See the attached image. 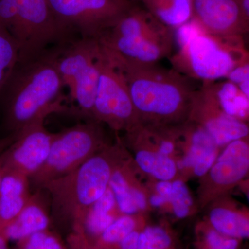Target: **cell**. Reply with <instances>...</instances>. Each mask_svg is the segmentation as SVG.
<instances>
[{
    "mask_svg": "<svg viewBox=\"0 0 249 249\" xmlns=\"http://www.w3.org/2000/svg\"><path fill=\"white\" fill-rule=\"evenodd\" d=\"M172 186L173 189L169 202L172 204L175 215L179 219H183L189 215L193 205L191 193L182 180H175L172 182Z\"/></svg>",
    "mask_w": 249,
    "mask_h": 249,
    "instance_id": "484cf974",
    "label": "cell"
},
{
    "mask_svg": "<svg viewBox=\"0 0 249 249\" xmlns=\"http://www.w3.org/2000/svg\"><path fill=\"white\" fill-rule=\"evenodd\" d=\"M14 249H67L60 237L49 229L16 242Z\"/></svg>",
    "mask_w": 249,
    "mask_h": 249,
    "instance_id": "d4e9b609",
    "label": "cell"
},
{
    "mask_svg": "<svg viewBox=\"0 0 249 249\" xmlns=\"http://www.w3.org/2000/svg\"><path fill=\"white\" fill-rule=\"evenodd\" d=\"M219 107L227 115L247 122L249 115V98L229 80L209 83Z\"/></svg>",
    "mask_w": 249,
    "mask_h": 249,
    "instance_id": "ffe728a7",
    "label": "cell"
},
{
    "mask_svg": "<svg viewBox=\"0 0 249 249\" xmlns=\"http://www.w3.org/2000/svg\"><path fill=\"white\" fill-rule=\"evenodd\" d=\"M4 172L5 166L4 160H3L1 154H0V187H1V181H2L3 175H4Z\"/></svg>",
    "mask_w": 249,
    "mask_h": 249,
    "instance_id": "f35d334b",
    "label": "cell"
},
{
    "mask_svg": "<svg viewBox=\"0 0 249 249\" xmlns=\"http://www.w3.org/2000/svg\"><path fill=\"white\" fill-rule=\"evenodd\" d=\"M142 232L155 249H173V240L163 228L148 226Z\"/></svg>",
    "mask_w": 249,
    "mask_h": 249,
    "instance_id": "f1b7e54d",
    "label": "cell"
},
{
    "mask_svg": "<svg viewBox=\"0 0 249 249\" xmlns=\"http://www.w3.org/2000/svg\"><path fill=\"white\" fill-rule=\"evenodd\" d=\"M242 14L249 19V0H235Z\"/></svg>",
    "mask_w": 249,
    "mask_h": 249,
    "instance_id": "8d00e7d4",
    "label": "cell"
},
{
    "mask_svg": "<svg viewBox=\"0 0 249 249\" xmlns=\"http://www.w3.org/2000/svg\"><path fill=\"white\" fill-rule=\"evenodd\" d=\"M108 53L136 64H157L169 57L175 38L172 29L148 11L133 8L98 39Z\"/></svg>",
    "mask_w": 249,
    "mask_h": 249,
    "instance_id": "5b68a950",
    "label": "cell"
},
{
    "mask_svg": "<svg viewBox=\"0 0 249 249\" xmlns=\"http://www.w3.org/2000/svg\"><path fill=\"white\" fill-rule=\"evenodd\" d=\"M156 191L160 196L164 197L168 202H169L170 196L172 194V186L171 181H159L156 184Z\"/></svg>",
    "mask_w": 249,
    "mask_h": 249,
    "instance_id": "d6a6232c",
    "label": "cell"
},
{
    "mask_svg": "<svg viewBox=\"0 0 249 249\" xmlns=\"http://www.w3.org/2000/svg\"><path fill=\"white\" fill-rule=\"evenodd\" d=\"M249 98V61L244 62L235 67L226 77Z\"/></svg>",
    "mask_w": 249,
    "mask_h": 249,
    "instance_id": "f546056e",
    "label": "cell"
},
{
    "mask_svg": "<svg viewBox=\"0 0 249 249\" xmlns=\"http://www.w3.org/2000/svg\"><path fill=\"white\" fill-rule=\"evenodd\" d=\"M249 169L248 137L237 139L224 146L215 161L204 177L212 194L230 189L240 182ZM207 188V189H208Z\"/></svg>",
    "mask_w": 249,
    "mask_h": 249,
    "instance_id": "4fadbf2b",
    "label": "cell"
},
{
    "mask_svg": "<svg viewBox=\"0 0 249 249\" xmlns=\"http://www.w3.org/2000/svg\"><path fill=\"white\" fill-rule=\"evenodd\" d=\"M65 30L76 29L82 37L99 39L134 7L130 0H47Z\"/></svg>",
    "mask_w": 249,
    "mask_h": 249,
    "instance_id": "52a82bcc",
    "label": "cell"
},
{
    "mask_svg": "<svg viewBox=\"0 0 249 249\" xmlns=\"http://www.w3.org/2000/svg\"><path fill=\"white\" fill-rule=\"evenodd\" d=\"M19 48V62L35 59L47 46L63 40L68 33L60 26L47 0H24L10 29Z\"/></svg>",
    "mask_w": 249,
    "mask_h": 249,
    "instance_id": "9c48e42d",
    "label": "cell"
},
{
    "mask_svg": "<svg viewBox=\"0 0 249 249\" xmlns=\"http://www.w3.org/2000/svg\"><path fill=\"white\" fill-rule=\"evenodd\" d=\"M103 49L125 80L141 125L178 127L188 121L196 89L193 79L157 63L125 61Z\"/></svg>",
    "mask_w": 249,
    "mask_h": 249,
    "instance_id": "6da1fadb",
    "label": "cell"
},
{
    "mask_svg": "<svg viewBox=\"0 0 249 249\" xmlns=\"http://www.w3.org/2000/svg\"><path fill=\"white\" fill-rule=\"evenodd\" d=\"M45 119L36 121L17 132L14 142L1 152L5 169L31 178L48 157L54 133L45 128Z\"/></svg>",
    "mask_w": 249,
    "mask_h": 249,
    "instance_id": "30bf717a",
    "label": "cell"
},
{
    "mask_svg": "<svg viewBox=\"0 0 249 249\" xmlns=\"http://www.w3.org/2000/svg\"><path fill=\"white\" fill-rule=\"evenodd\" d=\"M209 221L211 227L222 235L238 240L249 238V217L243 213L216 206L210 211Z\"/></svg>",
    "mask_w": 249,
    "mask_h": 249,
    "instance_id": "7402d4cb",
    "label": "cell"
},
{
    "mask_svg": "<svg viewBox=\"0 0 249 249\" xmlns=\"http://www.w3.org/2000/svg\"><path fill=\"white\" fill-rule=\"evenodd\" d=\"M68 249H92L80 229H73L68 237Z\"/></svg>",
    "mask_w": 249,
    "mask_h": 249,
    "instance_id": "4dcf8cb0",
    "label": "cell"
},
{
    "mask_svg": "<svg viewBox=\"0 0 249 249\" xmlns=\"http://www.w3.org/2000/svg\"><path fill=\"white\" fill-rule=\"evenodd\" d=\"M177 29L174 38L178 51L170 62L173 70L191 79L213 83L249 61L242 37L209 35L193 19Z\"/></svg>",
    "mask_w": 249,
    "mask_h": 249,
    "instance_id": "277c9868",
    "label": "cell"
},
{
    "mask_svg": "<svg viewBox=\"0 0 249 249\" xmlns=\"http://www.w3.org/2000/svg\"><path fill=\"white\" fill-rule=\"evenodd\" d=\"M120 142L107 144L71 173L41 188L49 193L55 220L80 227L88 210L109 187L114 170L127 160Z\"/></svg>",
    "mask_w": 249,
    "mask_h": 249,
    "instance_id": "3957f363",
    "label": "cell"
},
{
    "mask_svg": "<svg viewBox=\"0 0 249 249\" xmlns=\"http://www.w3.org/2000/svg\"><path fill=\"white\" fill-rule=\"evenodd\" d=\"M17 133H11L4 138L0 139V154L16 138Z\"/></svg>",
    "mask_w": 249,
    "mask_h": 249,
    "instance_id": "e575fe53",
    "label": "cell"
},
{
    "mask_svg": "<svg viewBox=\"0 0 249 249\" xmlns=\"http://www.w3.org/2000/svg\"><path fill=\"white\" fill-rule=\"evenodd\" d=\"M140 232L139 229L131 232L119 242L115 249H137Z\"/></svg>",
    "mask_w": 249,
    "mask_h": 249,
    "instance_id": "1f68e13d",
    "label": "cell"
},
{
    "mask_svg": "<svg viewBox=\"0 0 249 249\" xmlns=\"http://www.w3.org/2000/svg\"><path fill=\"white\" fill-rule=\"evenodd\" d=\"M103 52L102 66L91 120L107 124L114 130L129 133L140 125L138 115L122 73L103 49Z\"/></svg>",
    "mask_w": 249,
    "mask_h": 249,
    "instance_id": "ba28073f",
    "label": "cell"
},
{
    "mask_svg": "<svg viewBox=\"0 0 249 249\" xmlns=\"http://www.w3.org/2000/svg\"><path fill=\"white\" fill-rule=\"evenodd\" d=\"M188 120L204 127L219 147L249 137L248 124L227 115L221 109L209 83H204L195 91Z\"/></svg>",
    "mask_w": 249,
    "mask_h": 249,
    "instance_id": "8fae6325",
    "label": "cell"
},
{
    "mask_svg": "<svg viewBox=\"0 0 249 249\" xmlns=\"http://www.w3.org/2000/svg\"><path fill=\"white\" fill-rule=\"evenodd\" d=\"M9 241L0 232V249H9Z\"/></svg>",
    "mask_w": 249,
    "mask_h": 249,
    "instance_id": "74e56055",
    "label": "cell"
},
{
    "mask_svg": "<svg viewBox=\"0 0 249 249\" xmlns=\"http://www.w3.org/2000/svg\"><path fill=\"white\" fill-rule=\"evenodd\" d=\"M200 249H210L209 247H206V245H204V244L201 243L200 246Z\"/></svg>",
    "mask_w": 249,
    "mask_h": 249,
    "instance_id": "ab89813d",
    "label": "cell"
},
{
    "mask_svg": "<svg viewBox=\"0 0 249 249\" xmlns=\"http://www.w3.org/2000/svg\"><path fill=\"white\" fill-rule=\"evenodd\" d=\"M101 123L90 120L54 133L47 160L31 178L41 189L49 181L71 173L107 145Z\"/></svg>",
    "mask_w": 249,
    "mask_h": 249,
    "instance_id": "8992f818",
    "label": "cell"
},
{
    "mask_svg": "<svg viewBox=\"0 0 249 249\" xmlns=\"http://www.w3.org/2000/svg\"><path fill=\"white\" fill-rule=\"evenodd\" d=\"M180 135L186 147V155L177 163L178 169H191L198 178H203L219 155V148L207 131L188 120L181 126Z\"/></svg>",
    "mask_w": 249,
    "mask_h": 249,
    "instance_id": "5bb4252c",
    "label": "cell"
},
{
    "mask_svg": "<svg viewBox=\"0 0 249 249\" xmlns=\"http://www.w3.org/2000/svg\"><path fill=\"white\" fill-rule=\"evenodd\" d=\"M30 181L26 175L5 169L0 187V231L17 217L31 196Z\"/></svg>",
    "mask_w": 249,
    "mask_h": 249,
    "instance_id": "e0dca14e",
    "label": "cell"
},
{
    "mask_svg": "<svg viewBox=\"0 0 249 249\" xmlns=\"http://www.w3.org/2000/svg\"><path fill=\"white\" fill-rule=\"evenodd\" d=\"M50 224L48 207L39 191L31 195L17 217L0 232L8 240L17 242L36 232L47 230Z\"/></svg>",
    "mask_w": 249,
    "mask_h": 249,
    "instance_id": "2e32d148",
    "label": "cell"
},
{
    "mask_svg": "<svg viewBox=\"0 0 249 249\" xmlns=\"http://www.w3.org/2000/svg\"><path fill=\"white\" fill-rule=\"evenodd\" d=\"M137 249H155L147 238L143 232H140Z\"/></svg>",
    "mask_w": 249,
    "mask_h": 249,
    "instance_id": "836d02e7",
    "label": "cell"
},
{
    "mask_svg": "<svg viewBox=\"0 0 249 249\" xmlns=\"http://www.w3.org/2000/svg\"><path fill=\"white\" fill-rule=\"evenodd\" d=\"M202 244L211 249H237L240 240L222 235L211 227L203 232Z\"/></svg>",
    "mask_w": 249,
    "mask_h": 249,
    "instance_id": "4316f807",
    "label": "cell"
},
{
    "mask_svg": "<svg viewBox=\"0 0 249 249\" xmlns=\"http://www.w3.org/2000/svg\"><path fill=\"white\" fill-rule=\"evenodd\" d=\"M19 62V48L9 31L0 26V97Z\"/></svg>",
    "mask_w": 249,
    "mask_h": 249,
    "instance_id": "cb8c5ba5",
    "label": "cell"
},
{
    "mask_svg": "<svg viewBox=\"0 0 249 249\" xmlns=\"http://www.w3.org/2000/svg\"><path fill=\"white\" fill-rule=\"evenodd\" d=\"M121 214L114 194L108 187L104 194L88 210L81 226L73 229H80L91 245Z\"/></svg>",
    "mask_w": 249,
    "mask_h": 249,
    "instance_id": "ac0fdd59",
    "label": "cell"
},
{
    "mask_svg": "<svg viewBox=\"0 0 249 249\" xmlns=\"http://www.w3.org/2000/svg\"><path fill=\"white\" fill-rule=\"evenodd\" d=\"M58 51H46L30 61L18 64L10 77L0 100L11 133L53 113L73 112L63 105L65 85L57 68Z\"/></svg>",
    "mask_w": 249,
    "mask_h": 249,
    "instance_id": "7a4b0ae2",
    "label": "cell"
},
{
    "mask_svg": "<svg viewBox=\"0 0 249 249\" xmlns=\"http://www.w3.org/2000/svg\"><path fill=\"white\" fill-rule=\"evenodd\" d=\"M167 202L168 201L164 197L160 196L157 193L152 195L150 198V204L154 207H160V206L166 204Z\"/></svg>",
    "mask_w": 249,
    "mask_h": 249,
    "instance_id": "d590c367",
    "label": "cell"
},
{
    "mask_svg": "<svg viewBox=\"0 0 249 249\" xmlns=\"http://www.w3.org/2000/svg\"><path fill=\"white\" fill-rule=\"evenodd\" d=\"M137 229L138 220L134 215L121 214L98 237L91 247L92 249H115L125 236Z\"/></svg>",
    "mask_w": 249,
    "mask_h": 249,
    "instance_id": "603a6c76",
    "label": "cell"
},
{
    "mask_svg": "<svg viewBox=\"0 0 249 249\" xmlns=\"http://www.w3.org/2000/svg\"><path fill=\"white\" fill-rule=\"evenodd\" d=\"M137 187L134 183L128 160H125L113 172L109 182L121 214L134 215L139 212L134 201Z\"/></svg>",
    "mask_w": 249,
    "mask_h": 249,
    "instance_id": "44dd1931",
    "label": "cell"
},
{
    "mask_svg": "<svg viewBox=\"0 0 249 249\" xmlns=\"http://www.w3.org/2000/svg\"><path fill=\"white\" fill-rule=\"evenodd\" d=\"M192 19L218 37H242L249 30V19L235 0H193Z\"/></svg>",
    "mask_w": 249,
    "mask_h": 249,
    "instance_id": "7c38bea8",
    "label": "cell"
},
{
    "mask_svg": "<svg viewBox=\"0 0 249 249\" xmlns=\"http://www.w3.org/2000/svg\"><path fill=\"white\" fill-rule=\"evenodd\" d=\"M24 0H0V26L10 31Z\"/></svg>",
    "mask_w": 249,
    "mask_h": 249,
    "instance_id": "83f0119b",
    "label": "cell"
},
{
    "mask_svg": "<svg viewBox=\"0 0 249 249\" xmlns=\"http://www.w3.org/2000/svg\"><path fill=\"white\" fill-rule=\"evenodd\" d=\"M150 14L165 27L178 29L193 18V0H141Z\"/></svg>",
    "mask_w": 249,
    "mask_h": 249,
    "instance_id": "d6986e66",
    "label": "cell"
},
{
    "mask_svg": "<svg viewBox=\"0 0 249 249\" xmlns=\"http://www.w3.org/2000/svg\"><path fill=\"white\" fill-rule=\"evenodd\" d=\"M102 53V47L98 39L82 37L66 48L58 51L56 64L65 87L71 92L78 77Z\"/></svg>",
    "mask_w": 249,
    "mask_h": 249,
    "instance_id": "9a60e30c",
    "label": "cell"
}]
</instances>
